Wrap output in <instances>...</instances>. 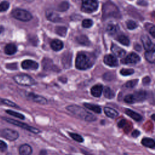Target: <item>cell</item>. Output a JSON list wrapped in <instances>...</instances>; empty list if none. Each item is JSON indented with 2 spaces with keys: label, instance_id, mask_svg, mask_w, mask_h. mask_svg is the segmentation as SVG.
Instances as JSON below:
<instances>
[{
  "label": "cell",
  "instance_id": "obj_1",
  "mask_svg": "<svg viewBox=\"0 0 155 155\" xmlns=\"http://www.w3.org/2000/svg\"><path fill=\"white\" fill-rule=\"evenodd\" d=\"M94 56L90 53L80 52L77 54L75 59V66L76 68L85 70L90 68L94 64Z\"/></svg>",
  "mask_w": 155,
  "mask_h": 155
},
{
  "label": "cell",
  "instance_id": "obj_2",
  "mask_svg": "<svg viewBox=\"0 0 155 155\" xmlns=\"http://www.w3.org/2000/svg\"><path fill=\"white\" fill-rule=\"evenodd\" d=\"M66 109L70 113H71L73 114L76 116L77 117L85 120V121L93 122L96 119V117L93 114L88 112L84 108L78 105H68L66 107Z\"/></svg>",
  "mask_w": 155,
  "mask_h": 155
},
{
  "label": "cell",
  "instance_id": "obj_3",
  "mask_svg": "<svg viewBox=\"0 0 155 155\" xmlns=\"http://www.w3.org/2000/svg\"><path fill=\"white\" fill-rule=\"evenodd\" d=\"M11 15L12 17L17 20L27 22L30 21L33 16L27 10L22 8H15L12 10Z\"/></svg>",
  "mask_w": 155,
  "mask_h": 155
},
{
  "label": "cell",
  "instance_id": "obj_4",
  "mask_svg": "<svg viewBox=\"0 0 155 155\" xmlns=\"http://www.w3.org/2000/svg\"><path fill=\"white\" fill-rule=\"evenodd\" d=\"M15 82L22 86H32L36 84V82L30 76L25 74H17L13 77Z\"/></svg>",
  "mask_w": 155,
  "mask_h": 155
},
{
  "label": "cell",
  "instance_id": "obj_5",
  "mask_svg": "<svg viewBox=\"0 0 155 155\" xmlns=\"http://www.w3.org/2000/svg\"><path fill=\"white\" fill-rule=\"evenodd\" d=\"M3 119H4L6 122H7L11 124H13L14 125H16L20 128H22L26 130H27L31 133H33L34 134H38L41 132L39 129L33 127L31 126H30V125H28L25 123H23L22 122L18 121V120H15L13 119H10V118H7V117H3Z\"/></svg>",
  "mask_w": 155,
  "mask_h": 155
},
{
  "label": "cell",
  "instance_id": "obj_6",
  "mask_svg": "<svg viewBox=\"0 0 155 155\" xmlns=\"http://www.w3.org/2000/svg\"><path fill=\"white\" fill-rule=\"evenodd\" d=\"M99 6V3L97 1L87 0L83 1L81 4V10L83 12L90 13L95 12Z\"/></svg>",
  "mask_w": 155,
  "mask_h": 155
},
{
  "label": "cell",
  "instance_id": "obj_7",
  "mask_svg": "<svg viewBox=\"0 0 155 155\" xmlns=\"http://www.w3.org/2000/svg\"><path fill=\"white\" fill-rule=\"evenodd\" d=\"M1 135L4 138L10 141L15 140L19 137L18 132L10 128H5L2 130Z\"/></svg>",
  "mask_w": 155,
  "mask_h": 155
},
{
  "label": "cell",
  "instance_id": "obj_8",
  "mask_svg": "<svg viewBox=\"0 0 155 155\" xmlns=\"http://www.w3.org/2000/svg\"><path fill=\"white\" fill-rule=\"evenodd\" d=\"M140 61V58L138 54L134 53H131L128 54L125 58L121 60V62L124 64L134 65L137 64Z\"/></svg>",
  "mask_w": 155,
  "mask_h": 155
},
{
  "label": "cell",
  "instance_id": "obj_9",
  "mask_svg": "<svg viewBox=\"0 0 155 155\" xmlns=\"http://www.w3.org/2000/svg\"><path fill=\"white\" fill-rule=\"evenodd\" d=\"M21 67L24 70H35L38 68L39 65L35 61L30 60V59H26L22 62Z\"/></svg>",
  "mask_w": 155,
  "mask_h": 155
},
{
  "label": "cell",
  "instance_id": "obj_10",
  "mask_svg": "<svg viewBox=\"0 0 155 155\" xmlns=\"http://www.w3.org/2000/svg\"><path fill=\"white\" fill-rule=\"evenodd\" d=\"M27 97L31 101L42 104V105H45L47 103V100L43 96L38 95L36 94H35L33 93H29L27 94Z\"/></svg>",
  "mask_w": 155,
  "mask_h": 155
},
{
  "label": "cell",
  "instance_id": "obj_11",
  "mask_svg": "<svg viewBox=\"0 0 155 155\" xmlns=\"http://www.w3.org/2000/svg\"><path fill=\"white\" fill-rule=\"evenodd\" d=\"M140 39H141V41L142 42L143 46L144 48L146 50V51L154 50V45L147 35H142Z\"/></svg>",
  "mask_w": 155,
  "mask_h": 155
},
{
  "label": "cell",
  "instance_id": "obj_12",
  "mask_svg": "<svg viewBox=\"0 0 155 155\" xmlns=\"http://www.w3.org/2000/svg\"><path fill=\"white\" fill-rule=\"evenodd\" d=\"M104 62L108 66L110 67H116L118 65V61L117 58L112 54H108L104 56Z\"/></svg>",
  "mask_w": 155,
  "mask_h": 155
},
{
  "label": "cell",
  "instance_id": "obj_13",
  "mask_svg": "<svg viewBox=\"0 0 155 155\" xmlns=\"http://www.w3.org/2000/svg\"><path fill=\"white\" fill-rule=\"evenodd\" d=\"M72 54L70 52H65L62 58V64L65 68H69L71 65Z\"/></svg>",
  "mask_w": 155,
  "mask_h": 155
},
{
  "label": "cell",
  "instance_id": "obj_14",
  "mask_svg": "<svg viewBox=\"0 0 155 155\" xmlns=\"http://www.w3.org/2000/svg\"><path fill=\"white\" fill-rule=\"evenodd\" d=\"M111 50L113 53L118 58H122L126 54V51L125 50L114 44H112L111 47Z\"/></svg>",
  "mask_w": 155,
  "mask_h": 155
},
{
  "label": "cell",
  "instance_id": "obj_15",
  "mask_svg": "<svg viewBox=\"0 0 155 155\" xmlns=\"http://www.w3.org/2000/svg\"><path fill=\"white\" fill-rule=\"evenodd\" d=\"M45 16L48 19V20L54 22H59L61 21V19L60 16L56 13L50 10H47L45 12Z\"/></svg>",
  "mask_w": 155,
  "mask_h": 155
},
{
  "label": "cell",
  "instance_id": "obj_16",
  "mask_svg": "<svg viewBox=\"0 0 155 155\" xmlns=\"http://www.w3.org/2000/svg\"><path fill=\"white\" fill-rule=\"evenodd\" d=\"M133 94L134 102H140L144 101L147 97V92L143 90L135 91Z\"/></svg>",
  "mask_w": 155,
  "mask_h": 155
},
{
  "label": "cell",
  "instance_id": "obj_17",
  "mask_svg": "<svg viewBox=\"0 0 155 155\" xmlns=\"http://www.w3.org/2000/svg\"><path fill=\"white\" fill-rule=\"evenodd\" d=\"M103 91V86L101 84H96L91 88V94L95 97H99Z\"/></svg>",
  "mask_w": 155,
  "mask_h": 155
},
{
  "label": "cell",
  "instance_id": "obj_18",
  "mask_svg": "<svg viewBox=\"0 0 155 155\" xmlns=\"http://www.w3.org/2000/svg\"><path fill=\"white\" fill-rule=\"evenodd\" d=\"M32 153V148L28 144H22L19 148V155H31Z\"/></svg>",
  "mask_w": 155,
  "mask_h": 155
},
{
  "label": "cell",
  "instance_id": "obj_19",
  "mask_svg": "<svg viewBox=\"0 0 155 155\" xmlns=\"http://www.w3.org/2000/svg\"><path fill=\"white\" fill-rule=\"evenodd\" d=\"M50 47L54 51H58L63 48L64 44L61 40L55 39L51 41L50 42Z\"/></svg>",
  "mask_w": 155,
  "mask_h": 155
},
{
  "label": "cell",
  "instance_id": "obj_20",
  "mask_svg": "<svg viewBox=\"0 0 155 155\" xmlns=\"http://www.w3.org/2000/svg\"><path fill=\"white\" fill-rule=\"evenodd\" d=\"M17 51V47L13 43L7 44L4 47V53L7 55L14 54Z\"/></svg>",
  "mask_w": 155,
  "mask_h": 155
},
{
  "label": "cell",
  "instance_id": "obj_21",
  "mask_svg": "<svg viewBox=\"0 0 155 155\" xmlns=\"http://www.w3.org/2000/svg\"><path fill=\"white\" fill-rule=\"evenodd\" d=\"M104 113L107 115V116L112 119L116 118L119 115V113L116 110L108 107H105L104 108Z\"/></svg>",
  "mask_w": 155,
  "mask_h": 155
},
{
  "label": "cell",
  "instance_id": "obj_22",
  "mask_svg": "<svg viewBox=\"0 0 155 155\" xmlns=\"http://www.w3.org/2000/svg\"><path fill=\"white\" fill-rule=\"evenodd\" d=\"M125 113L128 116H130V117H131L133 119H134V120L136 121H140L142 120V117L141 116L140 114H139V113L134 111L133 110H131L130 109H125Z\"/></svg>",
  "mask_w": 155,
  "mask_h": 155
},
{
  "label": "cell",
  "instance_id": "obj_23",
  "mask_svg": "<svg viewBox=\"0 0 155 155\" xmlns=\"http://www.w3.org/2000/svg\"><path fill=\"white\" fill-rule=\"evenodd\" d=\"M42 65L44 70H53L54 65L53 64V62L51 59L48 58H44L42 61Z\"/></svg>",
  "mask_w": 155,
  "mask_h": 155
},
{
  "label": "cell",
  "instance_id": "obj_24",
  "mask_svg": "<svg viewBox=\"0 0 155 155\" xmlns=\"http://www.w3.org/2000/svg\"><path fill=\"white\" fill-rule=\"evenodd\" d=\"M145 58L148 62L153 64L155 62V51L154 50L146 51L144 54Z\"/></svg>",
  "mask_w": 155,
  "mask_h": 155
},
{
  "label": "cell",
  "instance_id": "obj_25",
  "mask_svg": "<svg viewBox=\"0 0 155 155\" xmlns=\"http://www.w3.org/2000/svg\"><path fill=\"white\" fill-rule=\"evenodd\" d=\"M141 143L143 146H145L146 147H148V148H154V147H155L154 140L151 138L144 137L142 139Z\"/></svg>",
  "mask_w": 155,
  "mask_h": 155
},
{
  "label": "cell",
  "instance_id": "obj_26",
  "mask_svg": "<svg viewBox=\"0 0 155 155\" xmlns=\"http://www.w3.org/2000/svg\"><path fill=\"white\" fill-rule=\"evenodd\" d=\"M76 41L79 44L82 45L87 46V45H90V41L85 35H82L78 36V37H76Z\"/></svg>",
  "mask_w": 155,
  "mask_h": 155
},
{
  "label": "cell",
  "instance_id": "obj_27",
  "mask_svg": "<svg viewBox=\"0 0 155 155\" xmlns=\"http://www.w3.org/2000/svg\"><path fill=\"white\" fill-rule=\"evenodd\" d=\"M84 105L88 110L93 111L96 113H101V108L98 105H96L94 104H88V103H84Z\"/></svg>",
  "mask_w": 155,
  "mask_h": 155
},
{
  "label": "cell",
  "instance_id": "obj_28",
  "mask_svg": "<svg viewBox=\"0 0 155 155\" xmlns=\"http://www.w3.org/2000/svg\"><path fill=\"white\" fill-rule=\"evenodd\" d=\"M104 96L105 98L111 99L114 98L115 94L114 93V91L108 87H105L104 90Z\"/></svg>",
  "mask_w": 155,
  "mask_h": 155
},
{
  "label": "cell",
  "instance_id": "obj_29",
  "mask_svg": "<svg viewBox=\"0 0 155 155\" xmlns=\"http://www.w3.org/2000/svg\"><path fill=\"white\" fill-rule=\"evenodd\" d=\"M116 40L120 42V44H122L124 45H126V46H128L130 45V40L128 39V38L124 35H119L117 38Z\"/></svg>",
  "mask_w": 155,
  "mask_h": 155
},
{
  "label": "cell",
  "instance_id": "obj_30",
  "mask_svg": "<svg viewBox=\"0 0 155 155\" xmlns=\"http://www.w3.org/2000/svg\"><path fill=\"white\" fill-rule=\"evenodd\" d=\"M67 31V28L64 26H56L55 27V32L59 36L61 37H64L66 36Z\"/></svg>",
  "mask_w": 155,
  "mask_h": 155
},
{
  "label": "cell",
  "instance_id": "obj_31",
  "mask_svg": "<svg viewBox=\"0 0 155 155\" xmlns=\"http://www.w3.org/2000/svg\"><path fill=\"white\" fill-rule=\"evenodd\" d=\"M119 29L118 25L113 24H110L107 26L106 30L107 33H108L110 35H114L116 33Z\"/></svg>",
  "mask_w": 155,
  "mask_h": 155
},
{
  "label": "cell",
  "instance_id": "obj_32",
  "mask_svg": "<svg viewBox=\"0 0 155 155\" xmlns=\"http://www.w3.org/2000/svg\"><path fill=\"white\" fill-rule=\"evenodd\" d=\"M5 113H7L8 114L10 115V116H13V117H17V118H18V119H22V120L25 119V116H24V115H23L22 114L19 113H18V112L15 111H13V110H5Z\"/></svg>",
  "mask_w": 155,
  "mask_h": 155
},
{
  "label": "cell",
  "instance_id": "obj_33",
  "mask_svg": "<svg viewBox=\"0 0 155 155\" xmlns=\"http://www.w3.org/2000/svg\"><path fill=\"white\" fill-rule=\"evenodd\" d=\"M68 8H69V4L67 2L64 1V2H61L58 5L57 10H58L59 12H65L68 9Z\"/></svg>",
  "mask_w": 155,
  "mask_h": 155
},
{
  "label": "cell",
  "instance_id": "obj_34",
  "mask_svg": "<svg viewBox=\"0 0 155 155\" xmlns=\"http://www.w3.org/2000/svg\"><path fill=\"white\" fill-rule=\"evenodd\" d=\"M68 134H69L70 136L73 140H74L76 141V142H78L81 143V142H82L84 141L83 137H82L81 135H79V134H78L73 133H68Z\"/></svg>",
  "mask_w": 155,
  "mask_h": 155
},
{
  "label": "cell",
  "instance_id": "obj_35",
  "mask_svg": "<svg viewBox=\"0 0 155 155\" xmlns=\"http://www.w3.org/2000/svg\"><path fill=\"white\" fill-rule=\"evenodd\" d=\"M145 27L147 28L148 31L151 34L152 37L154 38V33H155L154 25L152 24H146L145 25Z\"/></svg>",
  "mask_w": 155,
  "mask_h": 155
},
{
  "label": "cell",
  "instance_id": "obj_36",
  "mask_svg": "<svg viewBox=\"0 0 155 155\" xmlns=\"http://www.w3.org/2000/svg\"><path fill=\"white\" fill-rule=\"evenodd\" d=\"M10 7V3L8 1H2L0 2V12L7 11Z\"/></svg>",
  "mask_w": 155,
  "mask_h": 155
},
{
  "label": "cell",
  "instance_id": "obj_37",
  "mask_svg": "<svg viewBox=\"0 0 155 155\" xmlns=\"http://www.w3.org/2000/svg\"><path fill=\"white\" fill-rule=\"evenodd\" d=\"M2 104H4L6 105H8L9 107H14V108H19V106L16 104L15 102L8 100V99H2Z\"/></svg>",
  "mask_w": 155,
  "mask_h": 155
},
{
  "label": "cell",
  "instance_id": "obj_38",
  "mask_svg": "<svg viewBox=\"0 0 155 155\" xmlns=\"http://www.w3.org/2000/svg\"><path fill=\"white\" fill-rule=\"evenodd\" d=\"M134 73V71L133 69L131 68H122L120 70V73L122 76H129L131 74H133Z\"/></svg>",
  "mask_w": 155,
  "mask_h": 155
},
{
  "label": "cell",
  "instance_id": "obj_39",
  "mask_svg": "<svg viewBox=\"0 0 155 155\" xmlns=\"http://www.w3.org/2000/svg\"><path fill=\"white\" fill-rule=\"evenodd\" d=\"M93 22L91 19H85L82 22V26L84 28H88L91 27L93 25Z\"/></svg>",
  "mask_w": 155,
  "mask_h": 155
},
{
  "label": "cell",
  "instance_id": "obj_40",
  "mask_svg": "<svg viewBox=\"0 0 155 155\" xmlns=\"http://www.w3.org/2000/svg\"><path fill=\"white\" fill-rule=\"evenodd\" d=\"M126 24H127V27L129 30H134L136 28H137V24L133 20L127 21L126 22Z\"/></svg>",
  "mask_w": 155,
  "mask_h": 155
},
{
  "label": "cell",
  "instance_id": "obj_41",
  "mask_svg": "<svg viewBox=\"0 0 155 155\" xmlns=\"http://www.w3.org/2000/svg\"><path fill=\"white\" fill-rule=\"evenodd\" d=\"M138 80L137 79H134V80H131V81H128L125 85L124 86L127 88H134V87H135L137 84Z\"/></svg>",
  "mask_w": 155,
  "mask_h": 155
},
{
  "label": "cell",
  "instance_id": "obj_42",
  "mask_svg": "<svg viewBox=\"0 0 155 155\" xmlns=\"http://www.w3.org/2000/svg\"><path fill=\"white\" fill-rule=\"evenodd\" d=\"M124 101L127 104H133L134 103V100L132 94H128L124 97Z\"/></svg>",
  "mask_w": 155,
  "mask_h": 155
},
{
  "label": "cell",
  "instance_id": "obj_43",
  "mask_svg": "<svg viewBox=\"0 0 155 155\" xmlns=\"http://www.w3.org/2000/svg\"><path fill=\"white\" fill-rule=\"evenodd\" d=\"M7 150V145L5 142L0 140V151L4 152Z\"/></svg>",
  "mask_w": 155,
  "mask_h": 155
},
{
  "label": "cell",
  "instance_id": "obj_44",
  "mask_svg": "<svg viewBox=\"0 0 155 155\" xmlns=\"http://www.w3.org/2000/svg\"><path fill=\"white\" fill-rule=\"evenodd\" d=\"M140 131L136 130H134L132 133H131V136L133 137H138L139 135H140Z\"/></svg>",
  "mask_w": 155,
  "mask_h": 155
},
{
  "label": "cell",
  "instance_id": "obj_45",
  "mask_svg": "<svg viewBox=\"0 0 155 155\" xmlns=\"http://www.w3.org/2000/svg\"><path fill=\"white\" fill-rule=\"evenodd\" d=\"M125 124H126V122H125V120H120L119 123H118V127H119V128H122V127H124L125 125Z\"/></svg>",
  "mask_w": 155,
  "mask_h": 155
},
{
  "label": "cell",
  "instance_id": "obj_46",
  "mask_svg": "<svg viewBox=\"0 0 155 155\" xmlns=\"http://www.w3.org/2000/svg\"><path fill=\"white\" fill-rule=\"evenodd\" d=\"M134 49L136 50L137 51H140V50H141V47H140V45H139V44H136V45H134Z\"/></svg>",
  "mask_w": 155,
  "mask_h": 155
},
{
  "label": "cell",
  "instance_id": "obj_47",
  "mask_svg": "<svg viewBox=\"0 0 155 155\" xmlns=\"http://www.w3.org/2000/svg\"><path fill=\"white\" fill-rule=\"evenodd\" d=\"M39 155H47V152L46 150H42L39 152Z\"/></svg>",
  "mask_w": 155,
  "mask_h": 155
},
{
  "label": "cell",
  "instance_id": "obj_48",
  "mask_svg": "<svg viewBox=\"0 0 155 155\" xmlns=\"http://www.w3.org/2000/svg\"><path fill=\"white\" fill-rule=\"evenodd\" d=\"M4 28L3 26L2 25H0V34L4 31Z\"/></svg>",
  "mask_w": 155,
  "mask_h": 155
},
{
  "label": "cell",
  "instance_id": "obj_49",
  "mask_svg": "<svg viewBox=\"0 0 155 155\" xmlns=\"http://www.w3.org/2000/svg\"><path fill=\"white\" fill-rule=\"evenodd\" d=\"M0 104H2V99L0 98Z\"/></svg>",
  "mask_w": 155,
  "mask_h": 155
},
{
  "label": "cell",
  "instance_id": "obj_50",
  "mask_svg": "<svg viewBox=\"0 0 155 155\" xmlns=\"http://www.w3.org/2000/svg\"><path fill=\"white\" fill-rule=\"evenodd\" d=\"M152 119H153V120H154V114L152 115Z\"/></svg>",
  "mask_w": 155,
  "mask_h": 155
}]
</instances>
